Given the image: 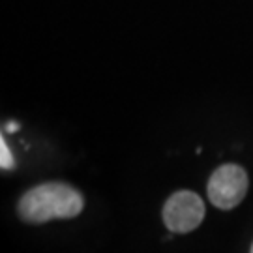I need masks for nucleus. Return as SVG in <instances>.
<instances>
[{
	"label": "nucleus",
	"mask_w": 253,
	"mask_h": 253,
	"mask_svg": "<svg viewBox=\"0 0 253 253\" xmlns=\"http://www.w3.org/2000/svg\"><path fill=\"white\" fill-rule=\"evenodd\" d=\"M84 199L79 191L62 184L47 182L28 190L19 201V216L28 223H45L51 219H70L79 216Z\"/></svg>",
	"instance_id": "obj_1"
},
{
	"label": "nucleus",
	"mask_w": 253,
	"mask_h": 253,
	"mask_svg": "<svg viewBox=\"0 0 253 253\" xmlns=\"http://www.w3.org/2000/svg\"><path fill=\"white\" fill-rule=\"evenodd\" d=\"M6 129H8V131H15V129H17V124H15V122H9L8 126H6Z\"/></svg>",
	"instance_id": "obj_5"
},
{
	"label": "nucleus",
	"mask_w": 253,
	"mask_h": 253,
	"mask_svg": "<svg viewBox=\"0 0 253 253\" xmlns=\"http://www.w3.org/2000/svg\"><path fill=\"white\" fill-rule=\"evenodd\" d=\"M0 167H2L4 171H8V169L13 167V156H11V150H9L8 145H6L4 137L0 139Z\"/></svg>",
	"instance_id": "obj_4"
},
{
	"label": "nucleus",
	"mask_w": 253,
	"mask_h": 253,
	"mask_svg": "<svg viewBox=\"0 0 253 253\" xmlns=\"http://www.w3.org/2000/svg\"><path fill=\"white\" fill-rule=\"evenodd\" d=\"M252 253H253V244H252Z\"/></svg>",
	"instance_id": "obj_6"
},
{
	"label": "nucleus",
	"mask_w": 253,
	"mask_h": 253,
	"mask_svg": "<svg viewBox=\"0 0 253 253\" xmlns=\"http://www.w3.org/2000/svg\"><path fill=\"white\" fill-rule=\"evenodd\" d=\"M205 219V203L197 193L182 190L172 193L163 207V221L172 233L195 231Z\"/></svg>",
	"instance_id": "obj_3"
},
{
	"label": "nucleus",
	"mask_w": 253,
	"mask_h": 253,
	"mask_svg": "<svg viewBox=\"0 0 253 253\" xmlns=\"http://www.w3.org/2000/svg\"><path fill=\"white\" fill-rule=\"evenodd\" d=\"M208 199L214 207L231 210L244 201L248 193V172L235 163L221 165L208 180Z\"/></svg>",
	"instance_id": "obj_2"
}]
</instances>
